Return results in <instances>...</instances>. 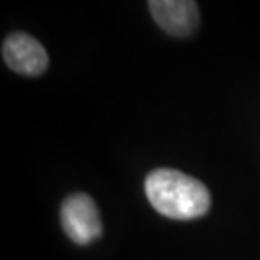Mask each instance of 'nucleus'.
Listing matches in <instances>:
<instances>
[{"instance_id":"1","label":"nucleus","mask_w":260,"mask_h":260,"mask_svg":"<svg viewBox=\"0 0 260 260\" xmlns=\"http://www.w3.org/2000/svg\"><path fill=\"white\" fill-rule=\"evenodd\" d=\"M145 194L150 205L171 220H194L211 206L206 186L178 169L152 171L145 179Z\"/></svg>"},{"instance_id":"2","label":"nucleus","mask_w":260,"mask_h":260,"mask_svg":"<svg viewBox=\"0 0 260 260\" xmlns=\"http://www.w3.org/2000/svg\"><path fill=\"white\" fill-rule=\"evenodd\" d=\"M61 223L66 235L78 245H86L102 235V220L91 196L71 194L61 206Z\"/></svg>"},{"instance_id":"3","label":"nucleus","mask_w":260,"mask_h":260,"mask_svg":"<svg viewBox=\"0 0 260 260\" xmlns=\"http://www.w3.org/2000/svg\"><path fill=\"white\" fill-rule=\"evenodd\" d=\"M2 56L10 70L27 76L41 75L49 64L48 53L43 44L32 36L24 32H14L5 38Z\"/></svg>"},{"instance_id":"4","label":"nucleus","mask_w":260,"mask_h":260,"mask_svg":"<svg viewBox=\"0 0 260 260\" xmlns=\"http://www.w3.org/2000/svg\"><path fill=\"white\" fill-rule=\"evenodd\" d=\"M149 9L155 22L173 36H188L198 27V5L191 0H152Z\"/></svg>"}]
</instances>
